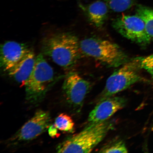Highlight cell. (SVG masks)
<instances>
[{
  "label": "cell",
  "mask_w": 153,
  "mask_h": 153,
  "mask_svg": "<svg viewBox=\"0 0 153 153\" xmlns=\"http://www.w3.org/2000/svg\"><path fill=\"white\" fill-rule=\"evenodd\" d=\"M113 122L91 123L79 133L69 137L57 146L59 153H90L114 128Z\"/></svg>",
  "instance_id": "7a4b0ae2"
},
{
  "label": "cell",
  "mask_w": 153,
  "mask_h": 153,
  "mask_svg": "<svg viewBox=\"0 0 153 153\" xmlns=\"http://www.w3.org/2000/svg\"><path fill=\"white\" fill-rule=\"evenodd\" d=\"M128 151L125 143L121 140H117L105 145L101 148L99 152L127 153Z\"/></svg>",
  "instance_id": "2e32d148"
},
{
  "label": "cell",
  "mask_w": 153,
  "mask_h": 153,
  "mask_svg": "<svg viewBox=\"0 0 153 153\" xmlns=\"http://www.w3.org/2000/svg\"><path fill=\"white\" fill-rule=\"evenodd\" d=\"M79 51L110 67L117 68L129 61L119 46L99 38H89L80 41Z\"/></svg>",
  "instance_id": "277c9868"
},
{
  "label": "cell",
  "mask_w": 153,
  "mask_h": 153,
  "mask_svg": "<svg viewBox=\"0 0 153 153\" xmlns=\"http://www.w3.org/2000/svg\"><path fill=\"white\" fill-rule=\"evenodd\" d=\"M36 56L30 51L20 62L6 72L16 82L24 86L33 70Z\"/></svg>",
  "instance_id": "8fae6325"
},
{
  "label": "cell",
  "mask_w": 153,
  "mask_h": 153,
  "mask_svg": "<svg viewBox=\"0 0 153 153\" xmlns=\"http://www.w3.org/2000/svg\"></svg>",
  "instance_id": "d6986e66"
},
{
  "label": "cell",
  "mask_w": 153,
  "mask_h": 153,
  "mask_svg": "<svg viewBox=\"0 0 153 153\" xmlns=\"http://www.w3.org/2000/svg\"><path fill=\"white\" fill-rule=\"evenodd\" d=\"M54 72L42 53L36 56L35 65L24 85L26 100L36 105L45 99L54 81Z\"/></svg>",
  "instance_id": "3957f363"
},
{
  "label": "cell",
  "mask_w": 153,
  "mask_h": 153,
  "mask_svg": "<svg viewBox=\"0 0 153 153\" xmlns=\"http://www.w3.org/2000/svg\"><path fill=\"white\" fill-rule=\"evenodd\" d=\"M141 69L146 70L153 79V53L149 56L139 57Z\"/></svg>",
  "instance_id": "e0dca14e"
},
{
  "label": "cell",
  "mask_w": 153,
  "mask_h": 153,
  "mask_svg": "<svg viewBox=\"0 0 153 153\" xmlns=\"http://www.w3.org/2000/svg\"><path fill=\"white\" fill-rule=\"evenodd\" d=\"M51 117L49 112L39 110L9 139L10 145H15L31 141L49 128Z\"/></svg>",
  "instance_id": "52a82bcc"
},
{
  "label": "cell",
  "mask_w": 153,
  "mask_h": 153,
  "mask_svg": "<svg viewBox=\"0 0 153 153\" xmlns=\"http://www.w3.org/2000/svg\"><path fill=\"white\" fill-rule=\"evenodd\" d=\"M136 0H104L109 8L116 12L127 10L134 4Z\"/></svg>",
  "instance_id": "9a60e30c"
},
{
  "label": "cell",
  "mask_w": 153,
  "mask_h": 153,
  "mask_svg": "<svg viewBox=\"0 0 153 153\" xmlns=\"http://www.w3.org/2000/svg\"><path fill=\"white\" fill-rule=\"evenodd\" d=\"M91 87L90 82L83 79L77 73L70 72L65 78L62 89L68 104L76 112H79Z\"/></svg>",
  "instance_id": "ba28073f"
},
{
  "label": "cell",
  "mask_w": 153,
  "mask_h": 153,
  "mask_svg": "<svg viewBox=\"0 0 153 153\" xmlns=\"http://www.w3.org/2000/svg\"><path fill=\"white\" fill-rule=\"evenodd\" d=\"M137 15L144 22L147 33L153 40V9L143 5H138L136 10Z\"/></svg>",
  "instance_id": "4fadbf2b"
},
{
  "label": "cell",
  "mask_w": 153,
  "mask_h": 153,
  "mask_svg": "<svg viewBox=\"0 0 153 153\" xmlns=\"http://www.w3.org/2000/svg\"><path fill=\"white\" fill-rule=\"evenodd\" d=\"M54 125L61 131L71 133L74 131V124L70 116L65 114H62L55 119Z\"/></svg>",
  "instance_id": "5bb4252c"
},
{
  "label": "cell",
  "mask_w": 153,
  "mask_h": 153,
  "mask_svg": "<svg viewBox=\"0 0 153 153\" xmlns=\"http://www.w3.org/2000/svg\"><path fill=\"white\" fill-rule=\"evenodd\" d=\"M127 104V100L122 97H111L100 101L89 114L88 120L90 123L108 120Z\"/></svg>",
  "instance_id": "30bf717a"
},
{
  "label": "cell",
  "mask_w": 153,
  "mask_h": 153,
  "mask_svg": "<svg viewBox=\"0 0 153 153\" xmlns=\"http://www.w3.org/2000/svg\"><path fill=\"white\" fill-rule=\"evenodd\" d=\"M57 128L54 125L50 126L49 128V133L51 137H55L57 136Z\"/></svg>",
  "instance_id": "ac0fdd59"
},
{
  "label": "cell",
  "mask_w": 153,
  "mask_h": 153,
  "mask_svg": "<svg viewBox=\"0 0 153 153\" xmlns=\"http://www.w3.org/2000/svg\"><path fill=\"white\" fill-rule=\"evenodd\" d=\"M139 57L122 65L107 79L99 102L129 88L137 82L148 81L141 76Z\"/></svg>",
  "instance_id": "5b68a950"
},
{
  "label": "cell",
  "mask_w": 153,
  "mask_h": 153,
  "mask_svg": "<svg viewBox=\"0 0 153 153\" xmlns=\"http://www.w3.org/2000/svg\"><path fill=\"white\" fill-rule=\"evenodd\" d=\"M108 7L105 1H97L91 4L88 7L87 13L88 18L91 24L100 28L108 17Z\"/></svg>",
  "instance_id": "7c38bea8"
},
{
  "label": "cell",
  "mask_w": 153,
  "mask_h": 153,
  "mask_svg": "<svg viewBox=\"0 0 153 153\" xmlns=\"http://www.w3.org/2000/svg\"><path fill=\"white\" fill-rule=\"evenodd\" d=\"M112 26L124 37L146 46L152 40L147 33L144 22L137 15H123L115 19Z\"/></svg>",
  "instance_id": "8992f818"
},
{
  "label": "cell",
  "mask_w": 153,
  "mask_h": 153,
  "mask_svg": "<svg viewBox=\"0 0 153 153\" xmlns=\"http://www.w3.org/2000/svg\"><path fill=\"white\" fill-rule=\"evenodd\" d=\"M42 53L51 57L55 64L65 70L76 64L79 56V42L69 32L51 34L43 40Z\"/></svg>",
  "instance_id": "6da1fadb"
},
{
  "label": "cell",
  "mask_w": 153,
  "mask_h": 153,
  "mask_svg": "<svg viewBox=\"0 0 153 153\" xmlns=\"http://www.w3.org/2000/svg\"><path fill=\"white\" fill-rule=\"evenodd\" d=\"M31 51L25 44L14 41L5 42L1 45L0 65L7 72Z\"/></svg>",
  "instance_id": "9c48e42d"
}]
</instances>
